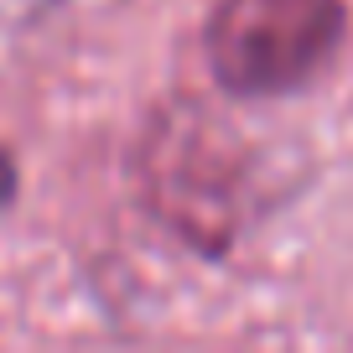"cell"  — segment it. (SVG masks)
Masks as SVG:
<instances>
[{
  "label": "cell",
  "mask_w": 353,
  "mask_h": 353,
  "mask_svg": "<svg viewBox=\"0 0 353 353\" xmlns=\"http://www.w3.org/2000/svg\"><path fill=\"white\" fill-rule=\"evenodd\" d=\"M343 26V0H219L208 16V68L244 99L296 94L332 63Z\"/></svg>",
  "instance_id": "obj_1"
},
{
  "label": "cell",
  "mask_w": 353,
  "mask_h": 353,
  "mask_svg": "<svg viewBox=\"0 0 353 353\" xmlns=\"http://www.w3.org/2000/svg\"><path fill=\"white\" fill-rule=\"evenodd\" d=\"M141 182L151 208L188 244L223 250L239 229L250 172L223 125H213L203 110H176L161 114L156 130L145 135Z\"/></svg>",
  "instance_id": "obj_2"
}]
</instances>
